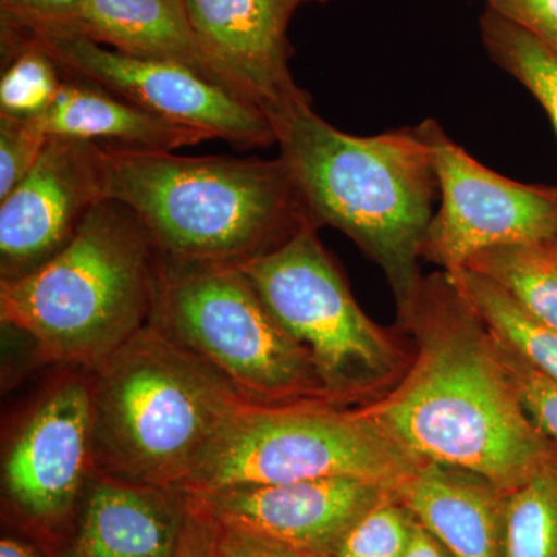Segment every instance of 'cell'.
Masks as SVG:
<instances>
[{
	"label": "cell",
	"instance_id": "cell-15",
	"mask_svg": "<svg viewBox=\"0 0 557 557\" xmlns=\"http://www.w3.org/2000/svg\"><path fill=\"white\" fill-rule=\"evenodd\" d=\"M188 498L91 472L75 536L60 557H175Z\"/></svg>",
	"mask_w": 557,
	"mask_h": 557
},
{
	"label": "cell",
	"instance_id": "cell-11",
	"mask_svg": "<svg viewBox=\"0 0 557 557\" xmlns=\"http://www.w3.org/2000/svg\"><path fill=\"white\" fill-rule=\"evenodd\" d=\"M106 199V149L51 137L33 170L0 200V274L25 276L75 237Z\"/></svg>",
	"mask_w": 557,
	"mask_h": 557
},
{
	"label": "cell",
	"instance_id": "cell-9",
	"mask_svg": "<svg viewBox=\"0 0 557 557\" xmlns=\"http://www.w3.org/2000/svg\"><path fill=\"white\" fill-rule=\"evenodd\" d=\"M20 46L49 54L65 78L112 91L211 139L244 150L277 145L276 129L262 109L188 69L110 49L72 28H2V49Z\"/></svg>",
	"mask_w": 557,
	"mask_h": 557
},
{
	"label": "cell",
	"instance_id": "cell-25",
	"mask_svg": "<svg viewBox=\"0 0 557 557\" xmlns=\"http://www.w3.org/2000/svg\"><path fill=\"white\" fill-rule=\"evenodd\" d=\"M493 343L498 347L497 357L505 372L508 373L528 416L541 429L542 434L557 445V383L528 366L525 361L500 346L497 341L493 339Z\"/></svg>",
	"mask_w": 557,
	"mask_h": 557
},
{
	"label": "cell",
	"instance_id": "cell-13",
	"mask_svg": "<svg viewBox=\"0 0 557 557\" xmlns=\"http://www.w3.org/2000/svg\"><path fill=\"white\" fill-rule=\"evenodd\" d=\"M91 474L89 376H72L36 406L3 461V485L25 516L64 519Z\"/></svg>",
	"mask_w": 557,
	"mask_h": 557
},
{
	"label": "cell",
	"instance_id": "cell-6",
	"mask_svg": "<svg viewBox=\"0 0 557 557\" xmlns=\"http://www.w3.org/2000/svg\"><path fill=\"white\" fill-rule=\"evenodd\" d=\"M421 467L364 410L343 412L327 401H247L182 491L201 494L325 478L372 480L398 491Z\"/></svg>",
	"mask_w": 557,
	"mask_h": 557
},
{
	"label": "cell",
	"instance_id": "cell-1",
	"mask_svg": "<svg viewBox=\"0 0 557 557\" xmlns=\"http://www.w3.org/2000/svg\"><path fill=\"white\" fill-rule=\"evenodd\" d=\"M405 310L431 332L428 348L406 383L364 412L418 463L471 472L504 494L555 461L448 274L418 285Z\"/></svg>",
	"mask_w": 557,
	"mask_h": 557
},
{
	"label": "cell",
	"instance_id": "cell-14",
	"mask_svg": "<svg viewBox=\"0 0 557 557\" xmlns=\"http://www.w3.org/2000/svg\"><path fill=\"white\" fill-rule=\"evenodd\" d=\"M304 0H185L209 53L234 76L271 123L311 102L293 79L288 25Z\"/></svg>",
	"mask_w": 557,
	"mask_h": 557
},
{
	"label": "cell",
	"instance_id": "cell-29",
	"mask_svg": "<svg viewBox=\"0 0 557 557\" xmlns=\"http://www.w3.org/2000/svg\"><path fill=\"white\" fill-rule=\"evenodd\" d=\"M214 527L215 557H304L295 549L285 547L271 539L219 525L215 522Z\"/></svg>",
	"mask_w": 557,
	"mask_h": 557
},
{
	"label": "cell",
	"instance_id": "cell-22",
	"mask_svg": "<svg viewBox=\"0 0 557 557\" xmlns=\"http://www.w3.org/2000/svg\"><path fill=\"white\" fill-rule=\"evenodd\" d=\"M480 32L490 57L536 97L557 135V53L490 10L480 20Z\"/></svg>",
	"mask_w": 557,
	"mask_h": 557
},
{
	"label": "cell",
	"instance_id": "cell-8",
	"mask_svg": "<svg viewBox=\"0 0 557 557\" xmlns=\"http://www.w3.org/2000/svg\"><path fill=\"white\" fill-rule=\"evenodd\" d=\"M317 230H304L239 269L306 348L329 401H344L386 380L397 359L387 336L359 309Z\"/></svg>",
	"mask_w": 557,
	"mask_h": 557
},
{
	"label": "cell",
	"instance_id": "cell-24",
	"mask_svg": "<svg viewBox=\"0 0 557 557\" xmlns=\"http://www.w3.org/2000/svg\"><path fill=\"white\" fill-rule=\"evenodd\" d=\"M416 525L412 512L392 494L357 520L329 557H403Z\"/></svg>",
	"mask_w": 557,
	"mask_h": 557
},
{
	"label": "cell",
	"instance_id": "cell-2",
	"mask_svg": "<svg viewBox=\"0 0 557 557\" xmlns=\"http://www.w3.org/2000/svg\"><path fill=\"white\" fill-rule=\"evenodd\" d=\"M106 199L134 211L175 265L242 267L318 228L282 157L106 149Z\"/></svg>",
	"mask_w": 557,
	"mask_h": 557
},
{
	"label": "cell",
	"instance_id": "cell-20",
	"mask_svg": "<svg viewBox=\"0 0 557 557\" xmlns=\"http://www.w3.org/2000/svg\"><path fill=\"white\" fill-rule=\"evenodd\" d=\"M465 269L496 282L528 313L557 332L556 242L490 248L475 255Z\"/></svg>",
	"mask_w": 557,
	"mask_h": 557
},
{
	"label": "cell",
	"instance_id": "cell-32",
	"mask_svg": "<svg viewBox=\"0 0 557 557\" xmlns=\"http://www.w3.org/2000/svg\"><path fill=\"white\" fill-rule=\"evenodd\" d=\"M0 557H40L32 545L14 537H3L0 542Z\"/></svg>",
	"mask_w": 557,
	"mask_h": 557
},
{
	"label": "cell",
	"instance_id": "cell-7",
	"mask_svg": "<svg viewBox=\"0 0 557 557\" xmlns=\"http://www.w3.org/2000/svg\"><path fill=\"white\" fill-rule=\"evenodd\" d=\"M149 325L218 369L248 401L330 403L310 355L278 324L239 267L160 259Z\"/></svg>",
	"mask_w": 557,
	"mask_h": 557
},
{
	"label": "cell",
	"instance_id": "cell-30",
	"mask_svg": "<svg viewBox=\"0 0 557 557\" xmlns=\"http://www.w3.org/2000/svg\"><path fill=\"white\" fill-rule=\"evenodd\" d=\"M175 557H215L214 522L189 498Z\"/></svg>",
	"mask_w": 557,
	"mask_h": 557
},
{
	"label": "cell",
	"instance_id": "cell-34",
	"mask_svg": "<svg viewBox=\"0 0 557 557\" xmlns=\"http://www.w3.org/2000/svg\"><path fill=\"white\" fill-rule=\"evenodd\" d=\"M556 247H557V242H556Z\"/></svg>",
	"mask_w": 557,
	"mask_h": 557
},
{
	"label": "cell",
	"instance_id": "cell-21",
	"mask_svg": "<svg viewBox=\"0 0 557 557\" xmlns=\"http://www.w3.org/2000/svg\"><path fill=\"white\" fill-rule=\"evenodd\" d=\"M502 557H557V458L505 497Z\"/></svg>",
	"mask_w": 557,
	"mask_h": 557
},
{
	"label": "cell",
	"instance_id": "cell-23",
	"mask_svg": "<svg viewBox=\"0 0 557 557\" xmlns=\"http://www.w3.org/2000/svg\"><path fill=\"white\" fill-rule=\"evenodd\" d=\"M2 50L7 67L0 78V116L39 119L57 98L64 79L61 70L49 54L35 47Z\"/></svg>",
	"mask_w": 557,
	"mask_h": 557
},
{
	"label": "cell",
	"instance_id": "cell-12",
	"mask_svg": "<svg viewBox=\"0 0 557 557\" xmlns=\"http://www.w3.org/2000/svg\"><path fill=\"white\" fill-rule=\"evenodd\" d=\"M395 493L372 480L325 478L186 496L219 525L271 539L304 557H329L357 520Z\"/></svg>",
	"mask_w": 557,
	"mask_h": 557
},
{
	"label": "cell",
	"instance_id": "cell-19",
	"mask_svg": "<svg viewBox=\"0 0 557 557\" xmlns=\"http://www.w3.org/2000/svg\"><path fill=\"white\" fill-rule=\"evenodd\" d=\"M448 276L494 341L557 383L556 330L528 313L500 285L478 271L465 269Z\"/></svg>",
	"mask_w": 557,
	"mask_h": 557
},
{
	"label": "cell",
	"instance_id": "cell-33",
	"mask_svg": "<svg viewBox=\"0 0 557 557\" xmlns=\"http://www.w3.org/2000/svg\"><path fill=\"white\" fill-rule=\"evenodd\" d=\"M304 2H307V0H304Z\"/></svg>",
	"mask_w": 557,
	"mask_h": 557
},
{
	"label": "cell",
	"instance_id": "cell-16",
	"mask_svg": "<svg viewBox=\"0 0 557 557\" xmlns=\"http://www.w3.org/2000/svg\"><path fill=\"white\" fill-rule=\"evenodd\" d=\"M70 28L110 49L188 69L260 108L201 42L185 0H87Z\"/></svg>",
	"mask_w": 557,
	"mask_h": 557
},
{
	"label": "cell",
	"instance_id": "cell-26",
	"mask_svg": "<svg viewBox=\"0 0 557 557\" xmlns=\"http://www.w3.org/2000/svg\"><path fill=\"white\" fill-rule=\"evenodd\" d=\"M47 141L35 120L0 116V200L27 177Z\"/></svg>",
	"mask_w": 557,
	"mask_h": 557
},
{
	"label": "cell",
	"instance_id": "cell-3",
	"mask_svg": "<svg viewBox=\"0 0 557 557\" xmlns=\"http://www.w3.org/2000/svg\"><path fill=\"white\" fill-rule=\"evenodd\" d=\"M89 372L91 472L134 485L182 491L248 401L152 325Z\"/></svg>",
	"mask_w": 557,
	"mask_h": 557
},
{
	"label": "cell",
	"instance_id": "cell-28",
	"mask_svg": "<svg viewBox=\"0 0 557 557\" xmlns=\"http://www.w3.org/2000/svg\"><path fill=\"white\" fill-rule=\"evenodd\" d=\"M493 11L557 53V0H483Z\"/></svg>",
	"mask_w": 557,
	"mask_h": 557
},
{
	"label": "cell",
	"instance_id": "cell-10",
	"mask_svg": "<svg viewBox=\"0 0 557 557\" xmlns=\"http://www.w3.org/2000/svg\"><path fill=\"white\" fill-rule=\"evenodd\" d=\"M442 190L423 255L457 274L479 252L504 245L557 242V189L496 174L446 137L435 121L417 126Z\"/></svg>",
	"mask_w": 557,
	"mask_h": 557
},
{
	"label": "cell",
	"instance_id": "cell-17",
	"mask_svg": "<svg viewBox=\"0 0 557 557\" xmlns=\"http://www.w3.org/2000/svg\"><path fill=\"white\" fill-rule=\"evenodd\" d=\"M397 496L450 557L504 555L507 494L479 475L426 463Z\"/></svg>",
	"mask_w": 557,
	"mask_h": 557
},
{
	"label": "cell",
	"instance_id": "cell-4",
	"mask_svg": "<svg viewBox=\"0 0 557 557\" xmlns=\"http://www.w3.org/2000/svg\"><path fill=\"white\" fill-rule=\"evenodd\" d=\"M317 225L343 231L386 271L403 306L417 292L438 188L431 150L417 127L355 137L322 120L311 102L273 121Z\"/></svg>",
	"mask_w": 557,
	"mask_h": 557
},
{
	"label": "cell",
	"instance_id": "cell-18",
	"mask_svg": "<svg viewBox=\"0 0 557 557\" xmlns=\"http://www.w3.org/2000/svg\"><path fill=\"white\" fill-rule=\"evenodd\" d=\"M35 121L49 138L79 139L110 150L175 152L211 139L112 91L65 76L53 104Z\"/></svg>",
	"mask_w": 557,
	"mask_h": 557
},
{
	"label": "cell",
	"instance_id": "cell-5",
	"mask_svg": "<svg viewBox=\"0 0 557 557\" xmlns=\"http://www.w3.org/2000/svg\"><path fill=\"white\" fill-rule=\"evenodd\" d=\"M160 256L129 208L101 201L49 262L0 284V319L40 357L87 370L149 325Z\"/></svg>",
	"mask_w": 557,
	"mask_h": 557
},
{
	"label": "cell",
	"instance_id": "cell-27",
	"mask_svg": "<svg viewBox=\"0 0 557 557\" xmlns=\"http://www.w3.org/2000/svg\"><path fill=\"white\" fill-rule=\"evenodd\" d=\"M87 0H0L2 28L75 25Z\"/></svg>",
	"mask_w": 557,
	"mask_h": 557
},
{
	"label": "cell",
	"instance_id": "cell-31",
	"mask_svg": "<svg viewBox=\"0 0 557 557\" xmlns=\"http://www.w3.org/2000/svg\"><path fill=\"white\" fill-rule=\"evenodd\" d=\"M403 557H450L445 547L417 522L409 547Z\"/></svg>",
	"mask_w": 557,
	"mask_h": 557
}]
</instances>
